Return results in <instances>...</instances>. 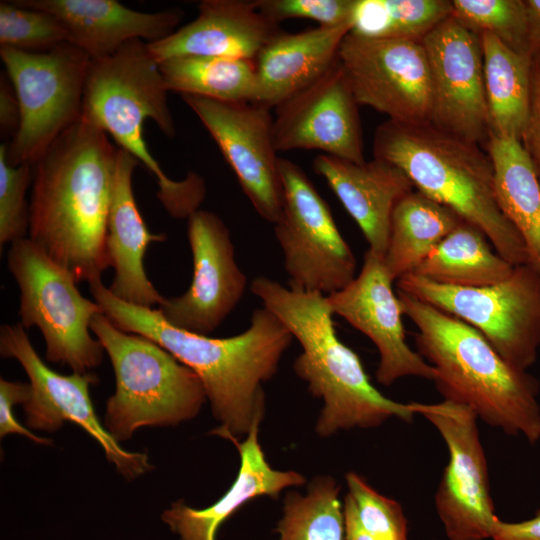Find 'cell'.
I'll return each mask as SVG.
<instances>
[{
  "mask_svg": "<svg viewBox=\"0 0 540 540\" xmlns=\"http://www.w3.org/2000/svg\"><path fill=\"white\" fill-rule=\"evenodd\" d=\"M88 284L102 313L118 328L151 339L197 374L220 423L211 434L239 439L263 417L262 383L275 375L293 338L272 312L257 308L245 331L213 338L172 326L158 309L120 300L101 278Z\"/></svg>",
  "mask_w": 540,
  "mask_h": 540,
  "instance_id": "1",
  "label": "cell"
},
{
  "mask_svg": "<svg viewBox=\"0 0 540 540\" xmlns=\"http://www.w3.org/2000/svg\"><path fill=\"white\" fill-rule=\"evenodd\" d=\"M118 148L81 117L33 164L29 238L77 282L110 267L107 220Z\"/></svg>",
  "mask_w": 540,
  "mask_h": 540,
  "instance_id": "2",
  "label": "cell"
},
{
  "mask_svg": "<svg viewBox=\"0 0 540 540\" xmlns=\"http://www.w3.org/2000/svg\"><path fill=\"white\" fill-rule=\"evenodd\" d=\"M396 292L403 315L417 328V352L434 368V382L444 400L464 404L485 423L536 443L540 439L536 378L504 360L471 325Z\"/></svg>",
  "mask_w": 540,
  "mask_h": 540,
  "instance_id": "3",
  "label": "cell"
},
{
  "mask_svg": "<svg viewBox=\"0 0 540 540\" xmlns=\"http://www.w3.org/2000/svg\"><path fill=\"white\" fill-rule=\"evenodd\" d=\"M250 290L302 347L293 368L310 393L323 400L318 435L376 427L393 416L412 422L415 413L410 403L381 394L371 384L359 356L338 338L327 296L285 286L266 276L256 277Z\"/></svg>",
  "mask_w": 540,
  "mask_h": 540,
  "instance_id": "4",
  "label": "cell"
},
{
  "mask_svg": "<svg viewBox=\"0 0 540 540\" xmlns=\"http://www.w3.org/2000/svg\"><path fill=\"white\" fill-rule=\"evenodd\" d=\"M373 154L401 169L417 191L479 228L510 264H528L521 236L498 205L492 161L479 144L431 124L387 120L375 130Z\"/></svg>",
  "mask_w": 540,
  "mask_h": 540,
  "instance_id": "5",
  "label": "cell"
},
{
  "mask_svg": "<svg viewBox=\"0 0 540 540\" xmlns=\"http://www.w3.org/2000/svg\"><path fill=\"white\" fill-rule=\"evenodd\" d=\"M159 62L147 42L132 40L115 53L91 59L86 78L82 116L117 142L156 179L157 197L175 218H188L205 197L204 180L190 172L171 180L149 152L143 136L146 119L169 138L176 133Z\"/></svg>",
  "mask_w": 540,
  "mask_h": 540,
  "instance_id": "6",
  "label": "cell"
},
{
  "mask_svg": "<svg viewBox=\"0 0 540 540\" xmlns=\"http://www.w3.org/2000/svg\"><path fill=\"white\" fill-rule=\"evenodd\" d=\"M91 331L115 375L104 426L117 442L131 439L141 427L174 426L197 416L207 396L192 369L151 339L121 330L103 313L94 317Z\"/></svg>",
  "mask_w": 540,
  "mask_h": 540,
  "instance_id": "7",
  "label": "cell"
},
{
  "mask_svg": "<svg viewBox=\"0 0 540 540\" xmlns=\"http://www.w3.org/2000/svg\"><path fill=\"white\" fill-rule=\"evenodd\" d=\"M8 268L20 291V324L40 330L46 359L75 373L98 367L104 349L90 332L102 310L80 293L75 276L29 237L11 244Z\"/></svg>",
  "mask_w": 540,
  "mask_h": 540,
  "instance_id": "8",
  "label": "cell"
},
{
  "mask_svg": "<svg viewBox=\"0 0 540 540\" xmlns=\"http://www.w3.org/2000/svg\"><path fill=\"white\" fill-rule=\"evenodd\" d=\"M0 56L20 107L7 162L33 165L81 118L91 58L69 42L44 52L0 46Z\"/></svg>",
  "mask_w": 540,
  "mask_h": 540,
  "instance_id": "9",
  "label": "cell"
},
{
  "mask_svg": "<svg viewBox=\"0 0 540 540\" xmlns=\"http://www.w3.org/2000/svg\"><path fill=\"white\" fill-rule=\"evenodd\" d=\"M396 282L397 290L474 327L514 367L527 371L536 362L540 272L531 265L515 266L505 280L478 288L442 285L412 273Z\"/></svg>",
  "mask_w": 540,
  "mask_h": 540,
  "instance_id": "10",
  "label": "cell"
},
{
  "mask_svg": "<svg viewBox=\"0 0 540 540\" xmlns=\"http://www.w3.org/2000/svg\"><path fill=\"white\" fill-rule=\"evenodd\" d=\"M283 205L274 233L289 286L325 296L346 287L356 274L355 256L338 230L327 202L304 170L279 159Z\"/></svg>",
  "mask_w": 540,
  "mask_h": 540,
  "instance_id": "11",
  "label": "cell"
},
{
  "mask_svg": "<svg viewBox=\"0 0 540 540\" xmlns=\"http://www.w3.org/2000/svg\"><path fill=\"white\" fill-rule=\"evenodd\" d=\"M0 353L3 358L17 360L29 378L30 395L23 404L29 428L55 432L69 421L98 442L107 461L125 479L134 480L153 469L146 453L124 449L98 419L90 397V386L98 382L94 373L62 375L52 370L36 352L20 323L1 326Z\"/></svg>",
  "mask_w": 540,
  "mask_h": 540,
  "instance_id": "12",
  "label": "cell"
},
{
  "mask_svg": "<svg viewBox=\"0 0 540 540\" xmlns=\"http://www.w3.org/2000/svg\"><path fill=\"white\" fill-rule=\"evenodd\" d=\"M415 414L432 423L445 441L449 461L435 496L438 515L450 540L492 537L499 519L490 494L488 466L470 407L449 400L410 403Z\"/></svg>",
  "mask_w": 540,
  "mask_h": 540,
  "instance_id": "13",
  "label": "cell"
},
{
  "mask_svg": "<svg viewBox=\"0 0 540 540\" xmlns=\"http://www.w3.org/2000/svg\"><path fill=\"white\" fill-rule=\"evenodd\" d=\"M338 58L359 105L396 123L430 124L431 77L422 41L371 39L349 32Z\"/></svg>",
  "mask_w": 540,
  "mask_h": 540,
  "instance_id": "14",
  "label": "cell"
},
{
  "mask_svg": "<svg viewBox=\"0 0 540 540\" xmlns=\"http://www.w3.org/2000/svg\"><path fill=\"white\" fill-rule=\"evenodd\" d=\"M181 98L218 145L256 212L275 224L282 211L283 191L270 108L189 94Z\"/></svg>",
  "mask_w": 540,
  "mask_h": 540,
  "instance_id": "15",
  "label": "cell"
},
{
  "mask_svg": "<svg viewBox=\"0 0 540 540\" xmlns=\"http://www.w3.org/2000/svg\"><path fill=\"white\" fill-rule=\"evenodd\" d=\"M422 43L431 77L430 124L463 140L486 144L490 128L480 36L450 15Z\"/></svg>",
  "mask_w": 540,
  "mask_h": 540,
  "instance_id": "16",
  "label": "cell"
},
{
  "mask_svg": "<svg viewBox=\"0 0 540 540\" xmlns=\"http://www.w3.org/2000/svg\"><path fill=\"white\" fill-rule=\"evenodd\" d=\"M187 220L193 278L184 294L166 298L158 310L176 328L209 335L240 302L247 277L235 260L230 231L218 215L198 209Z\"/></svg>",
  "mask_w": 540,
  "mask_h": 540,
  "instance_id": "17",
  "label": "cell"
},
{
  "mask_svg": "<svg viewBox=\"0 0 540 540\" xmlns=\"http://www.w3.org/2000/svg\"><path fill=\"white\" fill-rule=\"evenodd\" d=\"M358 106L337 57L317 80L275 107L276 150H320L365 163Z\"/></svg>",
  "mask_w": 540,
  "mask_h": 540,
  "instance_id": "18",
  "label": "cell"
},
{
  "mask_svg": "<svg viewBox=\"0 0 540 540\" xmlns=\"http://www.w3.org/2000/svg\"><path fill=\"white\" fill-rule=\"evenodd\" d=\"M384 257L367 250L357 276L327 296L334 315L367 336L379 352L377 381L385 386L416 376L434 381L435 370L406 342L402 307Z\"/></svg>",
  "mask_w": 540,
  "mask_h": 540,
  "instance_id": "19",
  "label": "cell"
},
{
  "mask_svg": "<svg viewBox=\"0 0 540 540\" xmlns=\"http://www.w3.org/2000/svg\"><path fill=\"white\" fill-rule=\"evenodd\" d=\"M282 31L254 1L203 0L198 15L167 37L147 43L160 63L180 56H210L254 61Z\"/></svg>",
  "mask_w": 540,
  "mask_h": 540,
  "instance_id": "20",
  "label": "cell"
},
{
  "mask_svg": "<svg viewBox=\"0 0 540 540\" xmlns=\"http://www.w3.org/2000/svg\"><path fill=\"white\" fill-rule=\"evenodd\" d=\"M13 4L47 11L68 33V42L91 59L107 57L125 43L159 41L173 33L184 12L178 8L158 12L130 9L117 0H14Z\"/></svg>",
  "mask_w": 540,
  "mask_h": 540,
  "instance_id": "21",
  "label": "cell"
},
{
  "mask_svg": "<svg viewBox=\"0 0 540 540\" xmlns=\"http://www.w3.org/2000/svg\"><path fill=\"white\" fill-rule=\"evenodd\" d=\"M139 164L127 151L118 148L107 220L106 251L114 269L111 293L127 303L152 308L166 299L149 280L144 256L152 242H163L166 235L149 231L137 207L133 173Z\"/></svg>",
  "mask_w": 540,
  "mask_h": 540,
  "instance_id": "22",
  "label": "cell"
},
{
  "mask_svg": "<svg viewBox=\"0 0 540 540\" xmlns=\"http://www.w3.org/2000/svg\"><path fill=\"white\" fill-rule=\"evenodd\" d=\"M313 169L357 223L368 250L384 257L392 212L414 190L409 177L395 165L375 158L358 164L321 154L313 160Z\"/></svg>",
  "mask_w": 540,
  "mask_h": 540,
  "instance_id": "23",
  "label": "cell"
},
{
  "mask_svg": "<svg viewBox=\"0 0 540 540\" xmlns=\"http://www.w3.org/2000/svg\"><path fill=\"white\" fill-rule=\"evenodd\" d=\"M261 420L259 417L254 421L243 442L230 439L240 454V469L230 488L216 502L194 509L178 500L163 511L162 521L180 540H215L220 525L248 501L260 496L276 498L285 488L305 483V477L298 472L271 468L258 442Z\"/></svg>",
  "mask_w": 540,
  "mask_h": 540,
  "instance_id": "24",
  "label": "cell"
},
{
  "mask_svg": "<svg viewBox=\"0 0 540 540\" xmlns=\"http://www.w3.org/2000/svg\"><path fill=\"white\" fill-rule=\"evenodd\" d=\"M351 22L281 32L257 55L253 103L276 107L317 80L337 59Z\"/></svg>",
  "mask_w": 540,
  "mask_h": 540,
  "instance_id": "25",
  "label": "cell"
},
{
  "mask_svg": "<svg viewBox=\"0 0 540 540\" xmlns=\"http://www.w3.org/2000/svg\"><path fill=\"white\" fill-rule=\"evenodd\" d=\"M498 205L521 236L528 264L540 272V183L521 142L489 135Z\"/></svg>",
  "mask_w": 540,
  "mask_h": 540,
  "instance_id": "26",
  "label": "cell"
},
{
  "mask_svg": "<svg viewBox=\"0 0 540 540\" xmlns=\"http://www.w3.org/2000/svg\"><path fill=\"white\" fill-rule=\"evenodd\" d=\"M462 220L452 209L417 190L403 197L392 212L384 255L391 279L413 273Z\"/></svg>",
  "mask_w": 540,
  "mask_h": 540,
  "instance_id": "27",
  "label": "cell"
},
{
  "mask_svg": "<svg viewBox=\"0 0 540 540\" xmlns=\"http://www.w3.org/2000/svg\"><path fill=\"white\" fill-rule=\"evenodd\" d=\"M479 36L489 135L520 141L529 112L532 56L514 51L490 33Z\"/></svg>",
  "mask_w": 540,
  "mask_h": 540,
  "instance_id": "28",
  "label": "cell"
},
{
  "mask_svg": "<svg viewBox=\"0 0 540 540\" xmlns=\"http://www.w3.org/2000/svg\"><path fill=\"white\" fill-rule=\"evenodd\" d=\"M486 235L462 220L412 274L438 284L478 288L508 278L515 266L502 258Z\"/></svg>",
  "mask_w": 540,
  "mask_h": 540,
  "instance_id": "29",
  "label": "cell"
},
{
  "mask_svg": "<svg viewBox=\"0 0 540 540\" xmlns=\"http://www.w3.org/2000/svg\"><path fill=\"white\" fill-rule=\"evenodd\" d=\"M159 64L168 91L225 102L253 100L254 61L210 56H180Z\"/></svg>",
  "mask_w": 540,
  "mask_h": 540,
  "instance_id": "30",
  "label": "cell"
},
{
  "mask_svg": "<svg viewBox=\"0 0 540 540\" xmlns=\"http://www.w3.org/2000/svg\"><path fill=\"white\" fill-rule=\"evenodd\" d=\"M451 14L448 0H356L350 32L371 39L422 41Z\"/></svg>",
  "mask_w": 540,
  "mask_h": 540,
  "instance_id": "31",
  "label": "cell"
},
{
  "mask_svg": "<svg viewBox=\"0 0 540 540\" xmlns=\"http://www.w3.org/2000/svg\"><path fill=\"white\" fill-rule=\"evenodd\" d=\"M339 486L329 476L314 478L305 495L291 491L284 499L279 540H344V511Z\"/></svg>",
  "mask_w": 540,
  "mask_h": 540,
  "instance_id": "32",
  "label": "cell"
},
{
  "mask_svg": "<svg viewBox=\"0 0 540 540\" xmlns=\"http://www.w3.org/2000/svg\"><path fill=\"white\" fill-rule=\"evenodd\" d=\"M452 16L478 36L490 33L516 52L530 55L525 0H453Z\"/></svg>",
  "mask_w": 540,
  "mask_h": 540,
  "instance_id": "33",
  "label": "cell"
},
{
  "mask_svg": "<svg viewBox=\"0 0 540 540\" xmlns=\"http://www.w3.org/2000/svg\"><path fill=\"white\" fill-rule=\"evenodd\" d=\"M68 42V33L53 14L0 2V46L27 52H44Z\"/></svg>",
  "mask_w": 540,
  "mask_h": 540,
  "instance_id": "34",
  "label": "cell"
},
{
  "mask_svg": "<svg viewBox=\"0 0 540 540\" xmlns=\"http://www.w3.org/2000/svg\"><path fill=\"white\" fill-rule=\"evenodd\" d=\"M346 482L366 532L375 540H408L407 521L398 502L378 493L354 472L346 474Z\"/></svg>",
  "mask_w": 540,
  "mask_h": 540,
  "instance_id": "35",
  "label": "cell"
},
{
  "mask_svg": "<svg viewBox=\"0 0 540 540\" xmlns=\"http://www.w3.org/2000/svg\"><path fill=\"white\" fill-rule=\"evenodd\" d=\"M7 144L0 146V246L26 238L29 230V205L26 192L33 180V165L11 166Z\"/></svg>",
  "mask_w": 540,
  "mask_h": 540,
  "instance_id": "36",
  "label": "cell"
},
{
  "mask_svg": "<svg viewBox=\"0 0 540 540\" xmlns=\"http://www.w3.org/2000/svg\"><path fill=\"white\" fill-rule=\"evenodd\" d=\"M257 9L275 23L288 19H309L319 26L351 22L356 0H254Z\"/></svg>",
  "mask_w": 540,
  "mask_h": 540,
  "instance_id": "37",
  "label": "cell"
},
{
  "mask_svg": "<svg viewBox=\"0 0 540 540\" xmlns=\"http://www.w3.org/2000/svg\"><path fill=\"white\" fill-rule=\"evenodd\" d=\"M30 395L29 384L0 379V437L19 434L38 444L51 445L49 438L40 437L20 424L14 416V406L24 404Z\"/></svg>",
  "mask_w": 540,
  "mask_h": 540,
  "instance_id": "38",
  "label": "cell"
},
{
  "mask_svg": "<svg viewBox=\"0 0 540 540\" xmlns=\"http://www.w3.org/2000/svg\"><path fill=\"white\" fill-rule=\"evenodd\" d=\"M520 142L540 183V54L532 55L529 112Z\"/></svg>",
  "mask_w": 540,
  "mask_h": 540,
  "instance_id": "39",
  "label": "cell"
},
{
  "mask_svg": "<svg viewBox=\"0 0 540 540\" xmlns=\"http://www.w3.org/2000/svg\"><path fill=\"white\" fill-rule=\"evenodd\" d=\"M20 123V107L15 90L7 75L0 82V126L2 133H16Z\"/></svg>",
  "mask_w": 540,
  "mask_h": 540,
  "instance_id": "40",
  "label": "cell"
},
{
  "mask_svg": "<svg viewBox=\"0 0 540 540\" xmlns=\"http://www.w3.org/2000/svg\"><path fill=\"white\" fill-rule=\"evenodd\" d=\"M491 538L494 540H540V510L534 518L523 522L507 523L498 519Z\"/></svg>",
  "mask_w": 540,
  "mask_h": 540,
  "instance_id": "41",
  "label": "cell"
},
{
  "mask_svg": "<svg viewBox=\"0 0 540 540\" xmlns=\"http://www.w3.org/2000/svg\"><path fill=\"white\" fill-rule=\"evenodd\" d=\"M345 540H375L361 526L354 502L347 493L344 500Z\"/></svg>",
  "mask_w": 540,
  "mask_h": 540,
  "instance_id": "42",
  "label": "cell"
},
{
  "mask_svg": "<svg viewBox=\"0 0 540 540\" xmlns=\"http://www.w3.org/2000/svg\"><path fill=\"white\" fill-rule=\"evenodd\" d=\"M531 56L540 54V0H525Z\"/></svg>",
  "mask_w": 540,
  "mask_h": 540,
  "instance_id": "43",
  "label": "cell"
}]
</instances>
